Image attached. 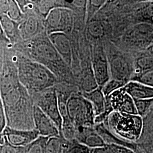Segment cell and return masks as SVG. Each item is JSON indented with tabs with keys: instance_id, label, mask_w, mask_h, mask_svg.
Wrapping results in <instances>:
<instances>
[{
	"instance_id": "cell-28",
	"label": "cell",
	"mask_w": 153,
	"mask_h": 153,
	"mask_svg": "<svg viewBox=\"0 0 153 153\" xmlns=\"http://www.w3.org/2000/svg\"><path fill=\"white\" fill-rule=\"evenodd\" d=\"M131 80L140 82L145 85L153 88V70L134 75L131 78Z\"/></svg>"
},
{
	"instance_id": "cell-16",
	"label": "cell",
	"mask_w": 153,
	"mask_h": 153,
	"mask_svg": "<svg viewBox=\"0 0 153 153\" xmlns=\"http://www.w3.org/2000/svg\"><path fill=\"white\" fill-rule=\"evenodd\" d=\"M75 140L90 149L103 148L107 144L103 138L95 131L88 127L76 128Z\"/></svg>"
},
{
	"instance_id": "cell-4",
	"label": "cell",
	"mask_w": 153,
	"mask_h": 153,
	"mask_svg": "<svg viewBox=\"0 0 153 153\" xmlns=\"http://www.w3.org/2000/svg\"><path fill=\"white\" fill-rule=\"evenodd\" d=\"M106 120L109 130L122 139L136 141L142 134L143 120L139 115L113 111Z\"/></svg>"
},
{
	"instance_id": "cell-18",
	"label": "cell",
	"mask_w": 153,
	"mask_h": 153,
	"mask_svg": "<svg viewBox=\"0 0 153 153\" xmlns=\"http://www.w3.org/2000/svg\"><path fill=\"white\" fill-rule=\"evenodd\" d=\"M39 22L33 16H29L19 23V31L20 36L23 40L34 37L38 32Z\"/></svg>"
},
{
	"instance_id": "cell-1",
	"label": "cell",
	"mask_w": 153,
	"mask_h": 153,
	"mask_svg": "<svg viewBox=\"0 0 153 153\" xmlns=\"http://www.w3.org/2000/svg\"><path fill=\"white\" fill-rule=\"evenodd\" d=\"M0 95L5 111L7 126L16 129H35L33 100L19 80L16 66H3L0 76Z\"/></svg>"
},
{
	"instance_id": "cell-25",
	"label": "cell",
	"mask_w": 153,
	"mask_h": 153,
	"mask_svg": "<svg viewBox=\"0 0 153 153\" xmlns=\"http://www.w3.org/2000/svg\"><path fill=\"white\" fill-rule=\"evenodd\" d=\"M137 115L145 117L153 107V98L146 99H134Z\"/></svg>"
},
{
	"instance_id": "cell-8",
	"label": "cell",
	"mask_w": 153,
	"mask_h": 153,
	"mask_svg": "<svg viewBox=\"0 0 153 153\" xmlns=\"http://www.w3.org/2000/svg\"><path fill=\"white\" fill-rule=\"evenodd\" d=\"M91 68L99 88L111 79L108 59L103 45L95 44L91 52Z\"/></svg>"
},
{
	"instance_id": "cell-24",
	"label": "cell",
	"mask_w": 153,
	"mask_h": 153,
	"mask_svg": "<svg viewBox=\"0 0 153 153\" xmlns=\"http://www.w3.org/2000/svg\"><path fill=\"white\" fill-rule=\"evenodd\" d=\"M48 138L39 136L35 141L25 147V153H45V144Z\"/></svg>"
},
{
	"instance_id": "cell-7",
	"label": "cell",
	"mask_w": 153,
	"mask_h": 153,
	"mask_svg": "<svg viewBox=\"0 0 153 153\" xmlns=\"http://www.w3.org/2000/svg\"><path fill=\"white\" fill-rule=\"evenodd\" d=\"M74 16L71 9L57 7L49 11L45 18L48 35L53 33H71L73 27Z\"/></svg>"
},
{
	"instance_id": "cell-22",
	"label": "cell",
	"mask_w": 153,
	"mask_h": 153,
	"mask_svg": "<svg viewBox=\"0 0 153 153\" xmlns=\"http://www.w3.org/2000/svg\"><path fill=\"white\" fill-rule=\"evenodd\" d=\"M136 74L153 70V57L150 56H142L137 59L134 66Z\"/></svg>"
},
{
	"instance_id": "cell-3",
	"label": "cell",
	"mask_w": 153,
	"mask_h": 153,
	"mask_svg": "<svg viewBox=\"0 0 153 153\" xmlns=\"http://www.w3.org/2000/svg\"><path fill=\"white\" fill-rule=\"evenodd\" d=\"M33 61L43 65L58 78H70V68L66 64L50 42L48 36L33 40L28 47Z\"/></svg>"
},
{
	"instance_id": "cell-15",
	"label": "cell",
	"mask_w": 153,
	"mask_h": 153,
	"mask_svg": "<svg viewBox=\"0 0 153 153\" xmlns=\"http://www.w3.org/2000/svg\"><path fill=\"white\" fill-rule=\"evenodd\" d=\"M2 134L10 144L17 147H25L40 136L36 129L31 130L16 129L6 126Z\"/></svg>"
},
{
	"instance_id": "cell-35",
	"label": "cell",
	"mask_w": 153,
	"mask_h": 153,
	"mask_svg": "<svg viewBox=\"0 0 153 153\" xmlns=\"http://www.w3.org/2000/svg\"><path fill=\"white\" fill-rule=\"evenodd\" d=\"M152 50L153 51V44L152 45Z\"/></svg>"
},
{
	"instance_id": "cell-17",
	"label": "cell",
	"mask_w": 153,
	"mask_h": 153,
	"mask_svg": "<svg viewBox=\"0 0 153 153\" xmlns=\"http://www.w3.org/2000/svg\"><path fill=\"white\" fill-rule=\"evenodd\" d=\"M133 99L153 98V88L131 80L123 88Z\"/></svg>"
},
{
	"instance_id": "cell-14",
	"label": "cell",
	"mask_w": 153,
	"mask_h": 153,
	"mask_svg": "<svg viewBox=\"0 0 153 153\" xmlns=\"http://www.w3.org/2000/svg\"><path fill=\"white\" fill-rule=\"evenodd\" d=\"M48 36L62 59L71 69L73 53L71 42L68 35L64 33H53L49 34Z\"/></svg>"
},
{
	"instance_id": "cell-5",
	"label": "cell",
	"mask_w": 153,
	"mask_h": 153,
	"mask_svg": "<svg viewBox=\"0 0 153 153\" xmlns=\"http://www.w3.org/2000/svg\"><path fill=\"white\" fill-rule=\"evenodd\" d=\"M69 119L76 128H93L95 126V115L93 105L82 93H72L67 102Z\"/></svg>"
},
{
	"instance_id": "cell-26",
	"label": "cell",
	"mask_w": 153,
	"mask_h": 153,
	"mask_svg": "<svg viewBox=\"0 0 153 153\" xmlns=\"http://www.w3.org/2000/svg\"><path fill=\"white\" fill-rule=\"evenodd\" d=\"M9 8L6 16L13 21L21 23L24 19V13L22 12L16 1L9 0Z\"/></svg>"
},
{
	"instance_id": "cell-27",
	"label": "cell",
	"mask_w": 153,
	"mask_h": 153,
	"mask_svg": "<svg viewBox=\"0 0 153 153\" xmlns=\"http://www.w3.org/2000/svg\"><path fill=\"white\" fill-rule=\"evenodd\" d=\"M126 84V83L123 81L111 78L102 88V90L106 98L114 92L123 88Z\"/></svg>"
},
{
	"instance_id": "cell-20",
	"label": "cell",
	"mask_w": 153,
	"mask_h": 153,
	"mask_svg": "<svg viewBox=\"0 0 153 153\" xmlns=\"http://www.w3.org/2000/svg\"><path fill=\"white\" fill-rule=\"evenodd\" d=\"M0 21L6 36L9 41L11 42L16 41L18 36H20L19 23L12 20L6 15L0 16Z\"/></svg>"
},
{
	"instance_id": "cell-9",
	"label": "cell",
	"mask_w": 153,
	"mask_h": 153,
	"mask_svg": "<svg viewBox=\"0 0 153 153\" xmlns=\"http://www.w3.org/2000/svg\"><path fill=\"white\" fill-rule=\"evenodd\" d=\"M35 105L54 122L59 131L61 132L62 118L59 109L56 88H50L39 92Z\"/></svg>"
},
{
	"instance_id": "cell-12",
	"label": "cell",
	"mask_w": 153,
	"mask_h": 153,
	"mask_svg": "<svg viewBox=\"0 0 153 153\" xmlns=\"http://www.w3.org/2000/svg\"><path fill=\"white\" fill-rule=\"evenodd\" d=\"M93 105L95 115V124L98 125L106 120L111 113L107 108V100L102 88H98L90 92L81 93Z\"/></svg>"
},
{
	"instance_id": "cell-11",
	"label": "cell",
	"mask_w": 153,
	"mask_h": 153,
	"mask_svg": "<svg viewBox=\"0 0 153 153\" xmlns=\"http://www.w3.org/2000/svg\"><path fill=\"white\" fill-rule=\"evenodd\" d=\"M106 100L113 111L129 115H137L134 99L123 88L106 97Z\"/></svg>"
},
{
	"instance_id": "cell-34",
	"label": "cell",
	"mask_w": 153,
	"mask_h": 153,
	"mask_svg": "<svg viewBox=\"0 0 153 153\" xmlns=\"http://www.w3.org/2000/svg\"><path fill=\"white\" fill-rule=\"evenodd\" d=\"M9 42H10V41L6 37L5 33L4 31L1 23L0 21V43L5 44V43H9Z\"/></svg>"
},
{
	"instance_id": "cell-2",
	"label": "cell",
	"mask_w": 153,
	"mask_h": 153,
	"mask_svg": "<svg viewBox=\"0 0 153 153\" xmlns=\"http://www.w3.org/2000/svg\"><path fill=\"white\" fill-rule=\"evenodd\" d=\"M16 68L19 80L27 91L41 92L53 88L59 82L52 71L35 61L22 57L17 62Z\"/></svg>"
},
{
	"instance_id": "cell-21",
	"label": "cell",
	"mask_w": 153,
	"mask_h": 153,
	"mask_svg": "<svg viewBox=\"0 0 153 153\" xmlns=\"http://www.w3.org/2000/svg\"><path fill=\"white\" fill-rule=\"evenodd\" d=\"M76 133V127L69 119V118L66 117L63 119L61 137L64 138L67 141H72L75 140Z\"/></svg>"
},
{
	"instance_id": "cell-29",
	"label": "cell",
	"mask_w": 153,
	"mask_h": 153,
	"mask_svg": "<svg viewBox=\"0 0 153 153\" xmlns=\"http://www.w3.org/2000/svg\"><path fill=\"white\" fill-rule=\"evenodd\" d=\"M0 153H25V147L13 146L7 142L5 138V142L0 144Z\"/></svg>"
},
{
	"instance_id": "cell-31",
	"label": "cell",
	"mask_w": 153,
	"mask_h": 153,
	"mask_svg": "<svg viewBox=\"0 0 153 153\" xmlns=\"http://www.w3.org/2000/svg\"><path fill=\"white\" fill-rule=\"evenodd\" d=\"M7 126V120L5 111L2 99L0 95V137L2 135L4 131Z\"/></svg>"
},
{
	"instance_id": "cell-32",
	"label": "cell",
	"mask_w": 153,
	"mask_h": 153,
	"mask_svg": "<svg viewBox=\"0 0 153 153\" xmlns=\"http://www.w3.org/2000/svg\"><path fill=\"white\" fill-rule=\"evenodd\" d=\"M107 148L109 150V153H136L131 148L116 145V144H107Z\"/></svg>"
},
{
	"instance_id": "cell-13",
	"label": "cell",
	"mask_w": 153,
	"mask_h": 153,
	"mask_svg": "<svg viewBox=\"0 0 153 153\" xmlns=\"http://www.w3.org/2000/svg\"><path fill=\"white\" fill-rule=\"evenodd\" d=\"M33 117L35 128L40 136L61 137L60 132L54 122L35 104L33 107Z\"/></svg>"
},
{
	"instance_id": "cell-6",
	"label": "cell",
	"mask_w": 153,
	"mask_h": 153,
	"mask_svg": "<svg viewBox=\"0 0 153 153\" xmlns=\"http://www.w3.org/2000/svg\"><path fill=\"white\" fill-rule=\"evenodd\" d=\"M108 59L111 78L127 83L131 79L134 70L127 53L108 44L105 48Z\"/></svg>"
},
{
	"instance_id": "cell-30",
	"label": "cell",
	"mask_w": 153,
	"mask_h": 153,
	"mask_svg": "<svg viewBox=\"0 0 153 153\" xmlns=\"http://www.w3.org/2000/svg\"><path fill=\"white\" fill-rule=\"evenodd\" d=\"M66 153H93V149L88 148L76 140L75 143H71V146Z\"/></svg>"
},
{
	"instance_id": "cell-10",
	"label": "cell",
	"mask_w": 153,
	"mask_h": 153,
	"mask_svg": "<svg viewBox=\"0 0 153 153\" xmlns=\"http://www.w3.org/2000/svg\"><path fill=\"white\" fill-rule=\"evenodd\" d=\"M153 41V26L149 24H138L126 31L123 42L131 47H143Z\"/></svg>"
},
{
	"instance_id": "cell-23",
	"label": "cell",
	"mask_w": 153,
	"mask_h": 153,
	"mask_svg": "<svg viewBox=\"0 0 153 153\" xmlns=\"http://www.w3.org/2000/svg\"><path fill=\"white\" fill-rule=\"evenodd\" d=\"M87 33L90 37L95 40L102 38L105 33V28L100 21H91L87 27Z\"/></svg>"
},
{
	"instance_id": "cell-33",
	"label": "cell",
	"mask_w": 153,
	"mask_h": 153,
	"mask_svg": "<svg viewBox=\"0 0 153 153\" xmlns=\"http://www.w3.org/2000/svg\"><path fill=\"white\" fill-rule=\"evenodd\" d=\"M10 1L8 0H0V16L7 15L9 8Z\"/></svg>"
},
{
	"instance_id": "cell-19",
	"label": "cell",
	"mask_w": 153,
	"mask_h": 153,
	"mask_svg": "<svg viewBox=\"0 0 153 153\" xmlns=\"http://www.w3.org/2000/svg\"><path fill=\"white\" fill-rule=\"evenodd\" d=\"M71 144V141L62 137H49L45 144V153H66Z\"/></svg>"
}]
</instances>
